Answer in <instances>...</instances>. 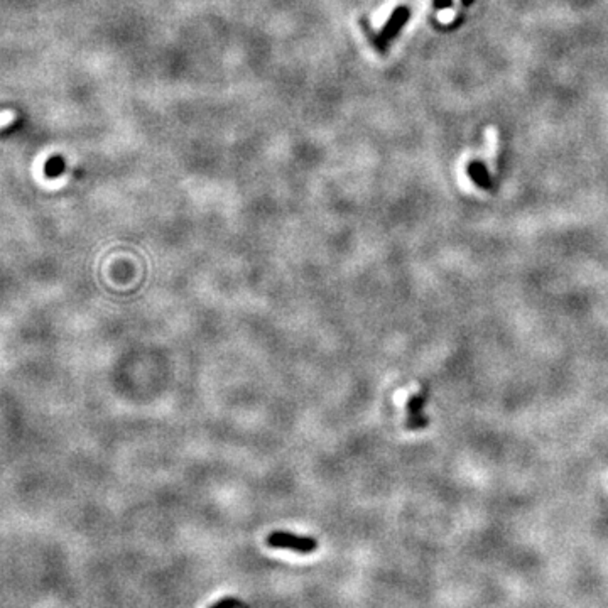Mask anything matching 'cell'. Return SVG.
<instances>
[{
	"mask_svg": "<svg viewBox=\"0 0 608 608\" xmlns=\"http://www.w3.org/2000/svg\"><path fill=\"white\" fill-rule=\"evenodd\" d=\"M422 405H424V397L412 395L407 400V428L409 429H421L428 424L426 417L422 416Z\"/></svg>",
	"mask_w": 608,
	"mask_h": 608,
	"instance_id": "7a4b0ae2",
	"label": "cell"
},
{
	"mask_svg": "<svg viewBox=\"0 0 608 608\" xmlns=\"http://www.w3.org/2000/svg\"><path fill=\"white\" fill-rule=\"evenodd\" d=\"M66 164L65 159L61 158V156H53V158L48 159V163H46L44 166V175L46 177H49V179H53V177H59L65 172Z\"/></svg>",
	"mask_w": 608,
	"mask_h": 608,
	"instance_id": "277c9868",
	"label": "cell"
},
{
	"mask_svg": "<svg viewBox=\"0 0 608 608\" xmlns=\"http://www.w3.org/2000/svg\"><path fill=\"white\" fill-rule=\"evenodd\" d=\"M470 175H471V179L475 181L476 184L481 186V188H487V186H488V179H487V176H485L483 167H481L480 164H476V160H475V164H471Z\"/></svg>",
	"mask_w": 608,
	"mask_h": 608,
	"instance_id": "5b68a950",
	"label": "cell"
},
{
	"mask_svg": "<svg viewBox=\"0 0 608 608\" xmlns=\"http://www.w3.org/2000/svg\"><path fill=\"white\" fill-rule=\"evenodd\" d=\"M269 547L274 549H289V551L298 552V555H311L318 549V540L315 538H308V536H298L293 532L276 531L270 532L265 539Z\"/></svg>",
	"mask_w": 608,
	"mask_h": 608,
	"instance_id": "6da1fadb",
	"label": "cell"
},
{
	"mask_svg": "<svg viewBox=\"0 0 608 608\" xmlns=\"http://www.w3.org/2000/svg\"><path fill=\"white\" fill-rule=\"evenodd\" d=\"M210 608H245V605H242V603L236 602V600H234V598H225V600H222V602L211 605Z\"/></svg>",
	"mask_w": 608,
	"mask_h": 608,
	"instance_id": "8992f818",
	"label": "cell"
},
{
	"mask_svg": "<svg viewBox=\"0 0 608 608\" xmlns=\"http://www.w3.org/2000/svg\"><path fill=\"white\" fill-rule=\"evenodd\" d=\"M407 19H409V11H407V8H404V7L397 8L394 14H392L391 19H388V23L386 24V27H384V31L380 32V44H382V46L387 44V42L391 41L397 32H399L400 25H403Z\"/></svg>",
	"mask_w": 608,
	"mask_h": 608,
	"instance_id": "3957f363",
	"label": "cell"
}]
</instances>
